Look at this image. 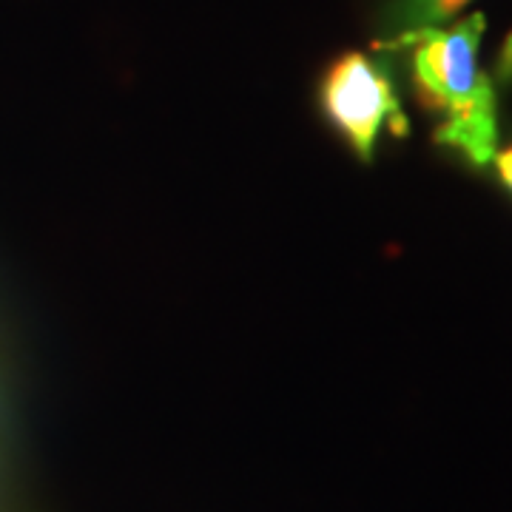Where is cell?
Segmentation results:
<instances>
[{
	"label": "cell",
	"mask_w": 512,
	"mask_h": 512,
	"mask_svg": "<svg viewBox=\"0 0 512 512\" xmlns=\"http://www.w3.org/2000/svg\"><path fill=\"white\" fill-rule=\"evenodd\" d=\"M495 168H498V177L504 180V185L512 191V148H504L501 154H495Z\"/></svg>",
	"instance_id": "277c9868"
},
{
	"label": "cell",
	"mask_w": 512,
	"mask_h": 512,
	"mask_svg": "<svg viewBox=\"0 0 512 512\" xmlns=\"http://www.w3.org/2000/svg\"><path fill=\"white\" fill-rule=\"evenodd\" d=\"M470 0H390L384 9L387 40L413 35L421 29H436L461 12Z\"/></svg>",
	"instance_id": "3957f363"
},
{
	"label": "cell",
	"mask_w": 512,
	"mask_h": 512,
	"mask_svg": "<svg viewBox=\"0 0 512 512\" xmlns=\"http://www.w3.org/2000/svg\"><path fill=\"white\" fill-rule=\"evenodd\" d=\"M487 20L470 15L447 29H421L384 40L382 49L410 46V66L421 103L439 111L436 143L461 151L473 165H487L498 146L493 80L478 66V46Z\"/></svg>",
	"instance_id": "6da1fadb"
},
{
	"label": "cell",
	"mask_w": 512,
	"mask_h": 512,
	"mask_svg": "<svg viewBox=\"0 0 512 512\" xmlns=\"http://www.w3.org/2000/svg\"><path fill=\"white\" fill-rule=\"evenodd\" d=\"M319 100L330 126L348 140L362 160H373L382 128L390 126L396 134H407L399 94L384 63L376 57L362 52L339 57L322 77Z\"/></svg>",
	"instance_id": "7a4b0ae2"
}]
</instances>
